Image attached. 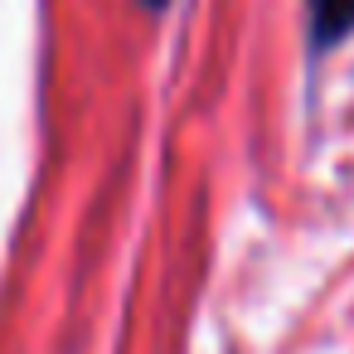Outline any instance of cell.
I'll return each instance as SVG.
<instances>
[{
	"mask_svg": "<svg viewBox=\"0 0 354 354\" xmlns=\"http://www.w3.org/2000/svg\"><path fill=\"white\" fill-rule=\"evenodd\" d=\"M349 30H354V0H310V35L320 49H330Z\"/></svg>",
	"mask_w": 354,
	"mask_h": 354,
	"instance_id": "1",
	"label": "cell"
},
{
	"mask_svg": "<svg viewBox=\"0 0 354 354\" xmlns=\"http://www.w3.org/2000/svg\"><path fill=\"white\" fill-rule=\"evenodd\" d=\"M151 6H165V0H151Z\"/></svg>",
	"mask_w": 354,
	"mask_h": 354,
	"instance_id": "2",
	"label": "cell"
}]
</instances>
